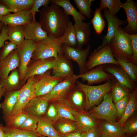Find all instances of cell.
<instances>
[{"label":"cell","mask_w":137,"mask_h":137,"mask_svg":"<svg viewBox=\"0 0 137 137\" xmlns=\"http://www.w3.org/2000/svg\"><path fill=\"white\" fill-rule=\"evenodd\" d=\"M50 5L43 6L39 11V22L48 37L58 38L63 35L70 18L60 6L51 2Z\"/></svg>","instance_id":"obj_1"},{"label":"cell","mask_w":137,"mask_h":137,"mask_svg":"<svg viewBox=\"0 0 137 137\" xmlns=\"http://www.w3.org/2000/svg\"><path fill=\"white\" fill-rule=\"evenodd\" d=\"M114 83L109 80L105 83L96 86L85 84L78 80L76 85L83 92L85 97L84 111L88 112L101 102L105 95L111 91Z\"/></svg>","instance_id":"obj_2"},{"label":"cell","mask_w":137,"mask_h":137,"mask_svg":"<svg viewBox=\"0 0 137 137\" xmlns=\"http://www.w3.org/2000/svg\"><path fill=\"white\" fill-rule=\"evenodd\" d=\"M109 44L115 59L119 58L132 62L133 53L130 35L121 27L118 28Z\"/></svg>","instance_id":"obj_3"},{"label":"cell","mask_w":137,"mask_h":137,"mask_svg":"<svg viewBox=\"0 0 137 137\" xmlns=\"http://www.w3.org/2000/svg\"><path fill=\"white\" fill-rule=\"evenodd\" d=\"M64 39L63 36L58 38L48 37L42 41L35 42L36 48L33 53L31 60L52 57L56 59L58 54L62 52V48Z\"/></svg>","instance_id":"obj_4"},{"label":"cell","mask_w":137,"mask_h":137,"mask_svg":"<svg viewBox=\"0 0 137 137\" xmlns=\"http://www.w3.org/2000/svg\"><path fill=\"white\" fill-rule=\"evenodd\" d=\"M35 97L34 76L29 78L21 89L17 102L6 125L10 123L18 115L24 111L31 100Z\"/></svg>","instance_id":"obj_5"},{"label":"cell","mask_w":137,"mask_h":137,"mask_svg":"<svg viewBox=\"0 0 137 137\" xmlns=\"http://www.w3.org/2000/svg\"><path fill=\"white\" fill-rule=\"evenodd\" d=\"M88 112L98 120L117 122L115 110L110 92L105 95L99 105L93 107Z\"/></svg>","instance_id":"obj_6"},{"label":"cell","mask_w":137,"mask_h":137,"mask_svg":"<svg viewBox=\"0 0 137 137\" xmlns=\"http://www.w3.org/2000/svg\"><path fill=\"white\" fill-rule=\"evenodd\" d=\"M79 79L77 75L75 74L64 78L57 84L49 93L41 96L49 102L63 99L74 87Z\"/></svg>","instance_id":"obj_7"},{"label":"cell","mask_w":137,"mask_h":137,"mask_svg":"<svg viewBox=\"0 0 137 137\" xmlns=\"http://www.w3.org/2000/svg\"><path fill=\"white\" fill-rule=\"evenodd\" d=\"M105 64L119 65L112 55L109 43L91 53L87 62L86 67L90 70L96 66Z\"/></svg>","instance_id":"obj_8"},{"label":"cell","mask_w":137,"mask_h":137,"mask_svg":"<svg viewBox=\"0 0 137 137\" xmlns=\"http://www.w3.org/2000/svg\"><path fill=\"white\" fill-rule=\"evenodd\" d=\"M36 45L35 41L25 39L22 45L17 47V49L20 60L18 70L21 85L25 77L27 66L35 49Z\"/></svg>","instance_id":"obj_9"},{"label":"cell","mask_w":137,"mask_h":137,"mask_svg":"<svg viewBox=\"0 0 137 137\" xmlns=\"http://www.w3.org/2000/svg\"><path fill=\"white\" fill-rule=\"evenodd\" d=\"M51 70L42 74L34 76L35 97L43 96L47 94L57 84L64 79L52 75Z\"/></svg>","instance_id":"obj_10"},{"label":"cell","mask_w":137,"mask_h":137,"mask_svg":"<svg viewBox=\"0 0 137 137\" xmlns=\"http://www.w3.org/2000/svg\"><path fill=\"white\" fill-rule=\"evenodd\" d=\"M91 46L89 44L85 49L73 47L63 44L62 51L64 55L70 60L76 62L79 66V74L87 71L86 67L87 58L89 54Z\"/></svg>","instance_id":"obj_11"},{"label":"cell","mask_w":137,"mask_h":137,"mask_svg":"<svg viewBox=\"0 0 137 137\" xmlns=\"http://www.w3.org/2000/svg\"><path fill=\"white\" fill-rule=\"evenodd\" d=\"M56 59L50 58L43 59L31 60L27 67L24 79L22 83L23 86L28 79L32 76L43 74L52 70L54 67Z\"/></svg>","instance_id":"obj_12"},{"label":"cell","mask_w":137,"mask_h":137,"mask_svg":"<svg viewBox=\"0 0 137 137\" xmlns=\"http://www.w3.org/2000/svg\"><path fill=\"white\" fill-rule=\"evenodd\" d=\"M103 10L104 11L103 16L107 22L108 31L106 35L104 38L102 44L95 51L98 50L105 45L109 44L114 37L118 28L121 25L127 23L126 20H122L119 19L116 15L111 14L106 8Z\"/></svg>","instance_id":"obj_13"},{"label":"cell","mask_w":137,"mask_h":137,"mask_svg":"<svg viewBox=\"0 0 137 137\" xmlns=\"http://www.w3.org/2000/svg\"><path fill=\"white\" fill-rule=\"evenodd\" d=\"M127 15V25L123 28L129 34H136L137 32V6L132 0H127L121 6Z\"/></svg>","instance_id":"obj_14"},{"label":"cell","mask_w":137,"mask_h":137,"mask_svg":"<svg viewBox=\"0 0 137 137\" xmlns=\"http://www.w3.org/2000/svg\"><path fill=\"white\" fill-rule=\"evenodd\" d=\"M77 75L79 78L87 81V84L90 85L112 79L113 78L112 75L105 72L102 65H100L82 74Z\"/></svg>","instance_id":"obj_15"},{"label":"cell","mask_w":137,"mask_h":137,"mask_svg":"<svg viewBox=\"0 0 137 137\" xmlns=\"http://www.w3.org/2000/svg\"><path fill=\"white\" fill-rule=\"evenodd\" d=\"M63 99L74 111L79 112L84 111L85 101V95L76 84Z\"/></svg>","instance_id":"obj_16"},{"label":"cell","mask_w":137,"mask_h":137,"mask_svg":"<svg viewBox=\"0 0 137 137\" xmlns=\"http://www.w3.org/2000/svg\"><path fill=\"white\" fill-rule=\"evenodd\" d=\"M52 70L53 75L57 77L64 78L74 74L71 60L62 52L58 54L56 59L55 66Z\"/></svg>","instance_id":"obj_17"},{"label":"cell","mask_w":137,"mask_h":137,"mask_svg":"<svg viewBox=\"0 0 137 137\" xmlns=\"http://www.w3.org/2000/svg\"><path fill=\"white\" fill-rule=\"evenodd\" d=\"M33 17L29 10L10 13L0 18V21L9 27L24 25L32 22Z\"/></svg>","instance_id":"obj_18"},{"label":"cell","mask_w":137,"mask_h":137,"mask_svg":"<svg viewBox=\"0 0 137 137\" xmlns=\"http://www.w3.org/2000/svg\"><path fill=\"white\" fill-rule=\"evenodd\" d=\"M25 39L40 41L48 37L47 33L42 27L39 22L36 19L23 25Z\"/></svg>","instance_id":"obj_19"},{"label":"cell","mask_w":137,"mask_h":137,"mask_svg":"<svg viewBox=\"0 0 137 137\" xmlns=\"http://www.w3.org/2000/svg\"><path fill=\"white\" fill-rule=\"evenodd\" d=\"M74 117L80 130L82 132L98 128L100 121L94 118L88 112L84 111L76 112L74 114Z\"/></svg>","instance_id":"obj_20"},{"label":"cell","mask_w":137,"mask_h":137,"mask_svg":"<svg viewBox=\"0 0 137 137\" xmlns=\"http://www.w3.org/2000/svg\"><path fill=\"white\" fill-rule=\"evenodd\" d=\"M98 128L101 137H126L123 126L117 122L99 121Z\"/></svg>","instance_id":"obj_21"},{"label":"cell","mask_w":137,"mask_h":137,"mask_svg":"<svg viewBox=\"0 0 137 137\" xmlns=\"http://www.w3.org/2000/svg\"><path fill=\"white\" fill-rule=\"evenodd\" d=\"M20 60L17 48L0 61V79L5 78L11 71L19 68Z\"/></svg>","instance_id":"obj_22"},{"label":"cell","mask_w":137,"mask_h":137,"mask_svg":"<svg viewBox=\"0 0 137 137\" xmlns=\"http://www.w3.org/2000/svg\"><path fill=\"white\" fill-rule=\"evenodd\" d=\"M106 71L114 76L120 84L132 91L135 87V84L124 70L119 65H115L106 66Z\"/></svg>","instance_id":"obj_23"},{"label":"cell","mask_w":137,"mask_h":137,"mask_svg":"<svg viewBox=\"0 0 137 137\" xmlns=\"http://www.w3.org/2000/svg\"><path fill=\"white\" fill-rule=\"evenodd\" d=\"M91 22L86 23L81 21L75 22L74 26L78 47L81 48L88 43L91 35Z\"/></svg>","instance_id":"obj_24"},{"label":"cell","mask_w":137,"mask_h":137,"mask_svg":"<svg viewBox=\"0 0 137 137\" xmlns=\"http://www.w3.org/2000/svg\"><path fill=\"white\" fill-rule=\"evenodd\" d=\"M21 89L12 91L6 92L4 96V99L1 103V108L2 110L3 118L6 123L17 102Z\"/></svg>","instance_id":"obj_25"},{"label":"cell","mask_w":137,"mask_h":137,"mask_svg":"<svg viewBox=\"0 0 137 137\" xmlns=\"http://www.w3.org/2000/svg\"><path fill=\"white\" fill-rule=\"evenodd\" d=\"M49 102L42 96L35 97L24 111L38 117L45 116Z\"/></svg>","instance_id":"obj_26"},{"label":"cell","mask_w":137,"mask_h":137,"mask_svg":"<svg viewBox=\"0 0 137 137\" xmlns=\"http://www.w3.org/2000/svg\"><path fill=\"white\" fill-rule=\"evenodd\" d=\"M53 124L54 128L61 137L80 130L76 122L70 119L59 118L53 123Z\"/></svg>","instance_id":"obj_27"},{"label":"cell","mask_w":137,"mask_h":137,"mask_svg":"<svg viewBox=\"0 0 137 137\" xmlns=\"http://www.w3.org/2000/svg\"><path fill=\"white\" fill-rule=\"evenodd\" d=\"M36 131L47 137H61L54 128L53 122L45 116L39 118Z\"/></svg>","instance_id":"obj_28"},{"label":"cell","mask_w":137,"mask_h":137,"mask_svg":"<svg viewBox=\"0 0 137 137\" xmlns=\"http://www.w3.org/2000/svg\"><path fill=\"white\" fill-rule=\"evenodd\" d=\"M0 84L5 89L6 92H10L20 89L22 87L20 80L18 69L12 71L5 78L0 79Z\"/></svg>","instance_id":"obj_29"},{"label":"cell","mask_w":137,"mask_h":137,"mask_svg":"<svg viewBox=\"0 0 137 137\" xmlns=\"http://www.w3.org/2000/svg\"><path fill=\"white\" fill-rule=\"evenodd\" d=\"M34 0H0V2L15 13L26 10H30Z\"/></svg>","instance_id":"obj_30"},{"label":"cell","mask_w":137,"mask_h":137,"mask_svg":"<svg viewBox=\"0 0 137 137\" xmlns=\"http://www.w3.org/2000/svg\"><path fill=\"white\" fill-rule=\"evenodd\" d=\"M137 108V89L136 87L129 94V100L124 113L117 122L123 126Z\"/></svg>","instance_id":"obj_31"},{"label":"cell","mask_w":137,"mask_h":137,"mask_svg":"<svg viewBox=\"0 0 137 137\" xmlns=\"http://www.w3.org/2000/svg\"><path fill=\"white\" fill-rule=\"evenodd\" d=\"M51 2L59 6L63 9L67 15L72 16L74 22L76 21H83L86 20L85 16L80 14L72 5L69 0H52Z\"/></svg>","instance_id":"obj_32"},{"label":"cell","mask_w":137,"mask_h":137,"mask_svg":"<svg viewBox=\"0 0 137 137\" xmlns=\"http://www.w3.org/2000/svg\"><path fill=\"white\" fill-rule=\"evenodd\" d=\"M51 102H52L55 106L59 118L75 121L74 114L77 112L71 109L63 99L55 100Z\"/></svg>","instance_id":"obj_33"},{"label":"cell","mask_w":137,"mask_h":137,"mask_svg":"<svg viewBox=\"0 0 137 137\" xmlns=\"http://www.w3.org/2000/svg\"><path fill=\"white\" fill-rule=\"evenodd\" d=\"M8 35L9 41L15 43L17 47L20 46L25 39L23 25L9 27Z\"/></svg>","instance_id":"obj_34"},{"label":"cell","mask_w":137,"mask_h":137,"mask_svg":"<svg viewBox=\"0 0 137 137\" xmlns=\"http://www.w3.org/2000/svg\"><path fill=\"white\" fill-rule=\"evenodd\" d=\"M5 137H38L41 135L36 131L22 130L6 125L4 126Z\"/></svg>","instance_id":"obj_35"},{"label":"cell","mask_w":137,"mask_h":137,"mask_svg":"<svg viewBox=\"0 0 137 137\" xmlns=\"http://www.w3.org/2000/svg\"><path fill=\"white\" fill-rule=\"evenodd\" d=\"M63 44L69 46L78 47L76 33L74 25L70 21L63 35Z\"/></svg>","instance_id":"obj_36"},{"label":"cell","mask_w":137,"mask_h":137,"mask_svg":"<svg viewBox=\"0 0 137 137\" xmlns=\"http://www.w3.org/2000/svg\"><path fill=\"white\" fill-rule=\"evenodd\" d=\"M118 65L121 66L129 76L132 81L135 83L137 80V66L131 62L122 59L115 58Z\"/></svg>","instance_id":"obj_37"},{"label":"cell","mask_w":137,"mask_h":137,"mask_svg":"<svg viewBox=\"0 0 137 137\" xmlns=\"http://www.w3.org/2000/svg\"><path fill=\"white\" fill-rule=\"evenodd\" d=\"M111 91L112 99L114 103L129 95L131 91L117 81L114 83Z\"/></svg>","instance_id":"obj_38"},{"label":"cell","mask_w":137,"mask_h":137,"mask_svg":"<svg viewBox=\"0 0 137 137\" xmlns=\"http://www.w3.org/2000/svg\"><path fill=\"white\" fill-rule=\"evenodd\" d=\"M122 4L120 0H101L98 8L101 11L106 8L111 14L115 15L121 8Z\"/></svg>","instance_id":"obj_39"},{"label":"cell","mask_w":137,"mask_h":137,"mask_svg":"<svg viewBox=\"0 0 137 137\" xmlns=\"http://www.w3.org/2000/svg\"><path fill=\"white\" fill-rule=\"evenodd\" d=\"M94 0H74V1L79 10V13L88 18H90L93 12L91 7Z\"/></svg>","instance_id":"obj_40"},{"label":"cell","mask_w":137,"mask_h":137,"mask_svg":"<svg viewBox=\"0 0 137 137\" xmlns=\"http://www.w3.org/2000/svg\"><path fill=\"white\" fill-rule=\"evenodd\" d=\"M101 11L98 8L95 9L91 22L96 33L98 35L102 33L106 24L102 16Z\"/></svg>","instance_id":"obj_41"},{"label":"cell","mask_w":137,"mask_h":137,"mask_svg":"<svg viewBox=\"0 0 137 137\" xmlns=\"http://www.w3.org/2000/svg\"><path fill=\"white\" fill-rule=\"evenodd\" d=\"M27 113L25 121L19 129L29 131H36L39 117L30 113Z\"/></svg>","instance_id":"obj_42"},{"label":"cell","mask_w":137,"mask_h":137,"mask_svg":"<svg viewBox=\"0 0 137 137\" xmlns=\"http://www.w3.org/2000/svg\"><path fill=\"white\" fill-rule=\"evenodd\" d=\"M126 135L134 134L137 132V116L136 115L130 116L123 125Z\"/></svg>","instance_id":"obj_43"},{"label":"cell","mask_w":137,"mask_h":137,"mask_svg":"<svg viewBox=\"0 0 137 137\" xmlns=\"http://www.w3.org/2000/svg\"><path fill=\"white\" fill-rule=\"evenodd\" d=\"M129 98V94L114 103L117 119H119L123 115L128 103Z\"/></svg>","instance_id":"obj_44"},{"label":"cell","mask_w":137,"mask_h":137,"mask_svg":"<svg viewBox=\"0 0 137 137\" xmlns=\"http://www.w3.org/2000/svg\"><path fill=\"white\" fill-rule=\"evenodd\" d=\"M17 48V46L14 43L6 41L0 50V61L6 58Z\"/></svg>","instance_id":"obj_45"},{"label":"cell","mask_w":137,"mask_h":137,"mask_svg":"<svg viewBox=\"0 0 137 137\" xmlns=\"http://www.w3.org/2000/svg\"><path fill=\"white\" fill-rule=\"evenodd\" d=\"M45 116L53 123L59 118L57 109L52 102L49 103Z\"/></svg>","instance_id":"obj_46"},{"label":"cell","mask_w":137,"mask_h":137,"mask_svg":"<svg viewBox=\"0 0 137 137\" xmlns=\"http://www.w3.org/2000/svg\"><path fill=\"white\" fill-rule=\"evenodd\" d=\"M27 115V113L24 111L16 116L10 123L6 125L12 127L19 128L24 123Z\"/></svg>","instance_id":"obj_47"},{"label":"cell","mask_w":137,"mask_h":137,"mask_svg":"<svg viewBox=\"0 0 137 137\" xmlns=\"http://www.w3.org/2000/svg\"><path fill=\"white\" fill-rule=\"evenodd\" d=\"M49 0H34L32 6L29 10L32 14L33 20L36 19L35 14L37 12L39 11V9L42 6H45L49 5L50 3Z\"/></svg>","instance_id":"obj_48"},{"label":"cell","mask_w":137,"mask_h":137,"mask_svg":"<svg viewBox=\"0 0 137 137\" xmlns=\"http://www.w3.org/2000/svg\"><path fill=\"white\" fill-rule=\"evenodd\" d=\"M131 40L133 51V57L132 63L137 64V34H130Z\"/></svg>","instance_id":"obj_49"},{"label":"cell","mask_w":137,"mask_h":137,"mask_svg":"<svg viewBox=\"0 0 137 137\" xmlns=\"http://www.w3.org/2000/svg\"><path fill=\"white\" fill-rule=\"evenodd\" d=\"M9 27L4 24L1 30V32L0 33V48L4 45L5 42L9 40L8 36V32Z\"/></svg>","instance_id":"obj_50"},{"label":"cell","mask_w":137,"mask_h":137,"mask_svg":"<svg viewBox=\"0 0 137 137\" xmlns=\"http://www.w3.org/2000/svg\"><path fill=\"white\" fill-rule=\"evenodd\" d=\"M81 137H101V132L98 128L82 132Z\"/></svg>","instance_id":"obj_51"},{"label":"cell","mask_w":137,"mask_h":137,"mask_svg":"<svg viewBox=\"0 0 137 137\" xmlns=\"http://www.w3.org/2000/svg\"><path fill=\"white\" fill-rule=\"evenodd\" d=\"M11 12L8 7L0 2V18L10 14Z\"/></svg>","instance_id":"obj_52"},{"label":"cell","mask_w":137,"mask_h":137,"mask_svg":"<svg viewBox=\"0 0 137 137\" xmlns=\"http://www.w3.org/2000/svg\"><path fill=\"white\" fill-rule=\"evenodd\" d=\"M82 131L80 130L77 131L61 136V137H81Z\"/></svg>","instance_id":"obj_53"},{"label":"cell","mask_w":137,"mask_h":137,"mask_svg":"<svg viewBox=\"0 0 137 137\" xmlns=\"http://www.w3.org/2000/svg\"><path fill=\"white\" fill-rule=\"evenodd\" d=\"M6 92L5 88L0 84V100L2 97L4 96Z\"/></svg>","instance_id":"obj_54"},{"label":"cell","mask_w":137,"mask_h":137,"mask_svg":"<svg viewBox=\"0 0 137 137\" xmlns=\"http://www.w3.org/2000/svg\"><path fill=\"white\" fill-rule=\"evenodd\" d=\"M0 137H5L4 132V126L1 123H0Z\"/></svg>","instance_id":"obj_55"},{"label":"cell","mask_w":137,"mask_h":137,"mask_svg":"<svg viewBox=\"0 0 137 137\" xmlns=\"http://www.w3.org/2000/svg\"><path fill=\"white\" fill-rule=\"evenodd\" d=\"M4 25V24L0 21V30L1 29Z\"/></svg>","instance_id":"obj_56"},{"label":"cell","mask_w":137,"mask_h":137,"mask_svg":"<svg viewBox=\"0 0 137 137\" xmlns=\"http://www.w3.org/2000/svg\"><path fill=\"white\" fill-rule=\"evenodd\" d=\"M38 137H47L46 136H43V135H41L40 136H39Z\"/></svg>","instance_id":"obj_57"},{"label":"cell","mask_w":137,"mask_h":137,"mask_svg":"<svg viewBox=\"0 0 137 137\" xmlns=\"http://www.w3.org/2000/svg\"><path fill=\"white\" fill-rule=\"evenodd\" d=\"M132 137H137V135H136L135 136H132Z\"/></svg>","instance_id":"obj_58"},{"label":"cell","mask_w":137,"mask_h":137,"mask_svg":"<svg viewBox=\"0 0 137 137\" xmlns=\"http://www.w3.org/2000/svg\"><path fill=\"white\" fill-rule=\"evenodd\" d=\"M1 108V103H0V108Z\"/></svg>","instance_id":"obj_59"},{"label":"cell","mask_w":137,"mask_h":137,"mask_svg":"<svg viewBox=\"0 0 137 137\" xmlns=\"http://www.w3.org/2000/svg\"><path fill=\"white\" fill-rule=\"evenodd\" d=\"M1 30H0V33H1Z\"/></svg>","instance_id":"obj_60"}]
</instances>
